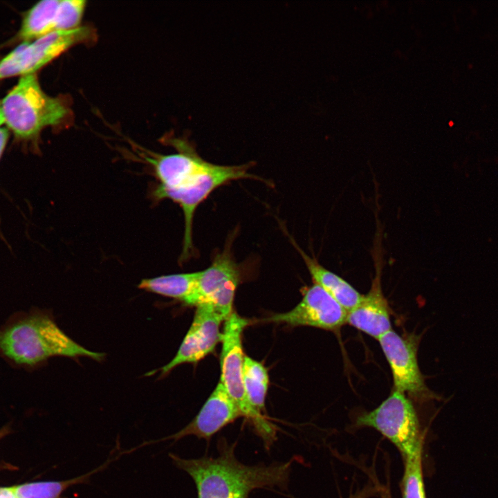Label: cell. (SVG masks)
<instances>
[{
  "instance_id": "11",
  "label": "cell",
  "mask_w": 498,
  "mask_h": 498,
  "mask_svg": "<svg viewBox=\"0 0 498 498\" xmlns=\"http://www.w3.org/2000/svg\"><path fill=\"white\" fill-rule=\"evenodd\" d=\"M347 311L320 286L306 288L300 302L290 311L275 314L268 320L288 325L308 326L337 331L347 324Z\"/></svg>"
},
{
  "instance_id": "13",
  "label": "cell",
  "mask_w": 498,
  "mask_h": 498,
  "mask_svg": "<svg viewBox=\"0 0 498 498\" xmlns=\"http://www.w3.org/2000/svg\"><path fill=\"white\" fill-rule=\"evenodd\" d=\"M375 246L373 256L376 270L370 290L347 312V324L378 340L392 329L389 306L382 290V256L378 254V245Z\"/></svg>"
},
{
  "instance_id": "4",
  "label": "cell",
  "mask_w": 498,
  "mask_h": 498,
  "mask_svg": "<svg viewBox=\"0 0 498 498\" xmlns=\"http://www.w3.org/2000/svg\"><path fill=\"white\" fill-rule=\"evenodd\" d=\"M248 324V320L234 312L225 320L221 339L220 382L239 407L242 416L252 423L256 432L268 448L276 440V431L263 414L251 405L243 385L244 356L241 337Z\"/></svg>"
},
{
  "instance_id": "17",
  "label": "cell",
  "mask_w": 498,
  "mask_h": 498,
  "mask_svg": "<svg viewBox=\"0 0 498 498\" xmlns=\"http://www.w3.org/2000/svg\"><path fill=\"white\" fill-rule=\"evenodd\" d=\"M111 459L96 469L83 475L64 481H36L13 486L17 498H61V495L72 486L88 481L89 478L104 469Z\"/></svg>"
},
{
  "instance_id": "9",
  "label": "cell",
  "mask_w": 498,
  "mask_h": 498,
  "mask_svg": "<svg viewBox=\"0 0 498 498\" xmlns=\"http://www.w3.org/2000/svg\"><path fill=\"white\" fill-rule=\"evenodd\" d=\"M84 0H43L24 15L17 37L29 42L54 31L80 27L86 7Z\"/></svg>"
},
{
  "instance_id": "5",
  "label": "cell",
  "mask_w": 498,
  "mask_h": 498,
  "mask_svg": "<svg viewBox=\"0 0 498 498\" xmlns=\"http://www.w3.org/2000/svg\"><path fill=\"white\" fill-rule=\"evenodd\" d=\"M357 427H369L379 432L399 450L403 459L422 451L423 436L412 400L393 389L389 396L372 411L360 414Z\"/></svg>"
},
{
  "instance_id": "2",
  "label": "cell",
  "mask_w": 498,
  "mask_h": 498,
  "mask_svg": "<svg viewBox=\"0 0 498 498\" xmlns=\"http://www.w3.org/2000/svg\"><path fill=\"white\" fill-rule=\"evenodd\" d=\"M0 356L11 365L29 369L55 356L100 360L104 353L81 346L50 315L34 310L16 313L0 326Z\"/></svg>"
},
{
  "instance_id": "23",
  "label": "cell",
  "mask_w": 498,
  "mask_h": 498,
  "mask_svg": "<svg viewBox=\"0 0 498 498\" xmlns=\"http://www.w3.org/2000/svg\"><path fill=\"white\" fill-rule=\"evenodd\" d=\"M4 123L3 114L1 111V101H0V127Z\"/></svg>"
},
{
  "instance_id": "16",
  "label": "cell",
  "mask_w": 498,
  "mask_h": 498,
  "mask_svg": "<svg viewBox=\"0 0 498 498\" xmlns=\"http://www.w3.org/2000/svg\"><path fill=\"white\" fill-rule=\"evenodd\" d=\"M199 274V271L144 279L139 284L138 288L188 304L195 292Z\"/></svg>"
},
{
  "instance_id": "3",
  "label": "cell",
  "mask_w": 498,
  "mask_h": 498,
  "mask_svg": "<svg viewBox=\"0 0 498 498\" xmlns=\"http://www.w3.org/2000/svg\"><path fill=\"white\" fill-rule=\"evenodd\" d=\"M4 123L21 140H35L46 127L59 124L68 114L62 100L42 89L36 73L21 76L1 100Z\"/></svg>"
},
{
  "instance_id": "20",
  "label": "cell",
  "mask_w": 498,
  "mask_h": 498,
  "mask_svg": "<svg viewBox=\"0 0 498 498\" xmlns=\"http://www.w3.org/2000/svg\"><path fill=\"white\" fill-rule=\"evenodd\" d=\"M377 488L368 486L354 494H351L349 498H369L377 492Z\"/></svg>"
},
{
  "instance_id": "6",
  "label": "cell",
  "mask_w": 498,
  "mask_h": 498,
  "mask_svg": "<svg viewBox=\"0 0 498 498\" xmlns=\"http://www.w3.org/2000/svg\"><path fill=\"white\" fill-rule=\"evenodd\" d=\"M90 34L89 28L78 27L22 42L0 59V80L36 73L71 46L88 39Z\"/></svg>"
},
{
  "instance_id": "10",
  "label": "cell",
  "mask_w": 498,
  "mask_h": 498,
  "mask_svg": "<svg viewBox=\"0 0 498 498\" xmlns=\"http://www.w3.org/2000/svg\"><path fill=\"white\" fill-rule=\"evenodd\" d=\"M250 167L249 164L233 166L212 164L175 199L174 202L181 206L185 221L183 247L181 257L182 261L187 260L193 250L192 224L198 205L214 190L228 182L246 178H257L248 172Z\"/></svg>"
},
{
  "instance_id": "1",
  "label": "cell",
  "mask_w": 498,
  "mask_h": 498,
  "mask_svg": "<svg viewBox=\"0 0 498 498\" xmlns=\"http://www.w3.org/2000/svg\"><path fill=\"white\" fill-rule=\"evenodd\" d=\"M216 457L183 459L169 454L173 463L194 480L198 498H248L257 488L286 489L293 459L248 465L235 456L234 445L221 439Z\"/></svg>"
},
{
  "instance_id": "22",
  "label": "cell",
  "mask_w": 498,
  "mask_h": 498,
  "mask_svg": "<svg viewBox=\"0 0 498 498\" xmlns=\"http://www.w3.org/2000/svg\"><path fill=\"white\" fill-rule=\"evenodd\" d=\"M0 498H17L12 486L0 487Z\"/></svg>"
},
{
  "instance_id": "7",
  "label": "cell",
  "mask_w": 498,
  "mask_h": 498,
  "mask_svg": "<svg viewBox=\"0 0 498 498\" xmlns=\"http://www.w3.org/2000/svg\"><path fill=\"white\" fill-rule=\"evenodd\" d=\"M378 340L391 371L393 389L419 402L432 398L418 364L419 338L400 335L391 329Z\"/></svg>"
},
{
  "instance_id": "14",
  "label": "cell",
  "mask_w": 498,
  "mask_h": 498,
  "mask_svg": "<svg viewBox=\"0 0 498 498\" xmlns=\"http://www.w3.org/2000/svg\"><path fill=\"white\" fill-rule=\"evenodd\" d=\"M241 416L239 407L219 382L200 412L188 425L172 435L151 442L174 440L175 443L192 435L209 440L223 427Z\"/></svg>"
},
{
  "instance_id": "18",
  "label": "cell",
  "mask_w": 498,
  "mask_h": 498,
  "mask_svg": "<svg viewBox=\"0 0 498 498\" xmlns=\"http://www.w3.org/2000/svg\"><path fill=\"white\" fill-rule=\"evenodd\" d=\"M243 379L248 401L262 414L269 382L266 369L261 362L244 356Z\"/></svg>"
},
{
  "instance_id": "12",
  "label": "cell",
  "mask_w": 498,
  "mask_h": 498,
  "mask_svg": "<svg viewBox=\"0 0 498 498\" xmlns=\"http://www.w3.org/2000/svg\"><path fill=\"white\" fill-rule=\"evenodd\" d=\"M224 318L209 305L196 306L193 322L173 359L160 369L164 376L183 363H195L212 353L221 342V323Z\"/></svg>"
},
{
  "instance_id": "8",
  "label": "cell",
  "mask_w": 498,
  "mask_h": 498,
  "mask_svg": "<svg viewBox=\"0 0 498 498\" xmlns=\"http://www.w3.org/2000/svg\"><path fill=\"white\" fill-rule=\"evenodd\" d=\"M240 271L228 248L216 254L211 265L199 271L196 287L187 305L207 304L224 320L232 313Z\"/></svg>"
},
{
  "instance_id": "21",
  "label": "cell",
  "mask_w": 498,
  "mask_h": 498,
  "mask_svg": "<svg viewBox=\"0 0 498 498\" xmlns=\"http://www.w3.org/2000/svg\"><path fill=\"white\" fill-rule=\"evenodd\" d=\"M9 137L8 129L0 127V159L5 150Z\"/></svg>"
},
{
  "instance_id": "19",
  "label": "cell",
  "mask_w": 498,
  "mask_h": 498,
  "mask_svg": "<svg viewBox=\"0 0 498 498\" xmlns=\"http://www.w3.org/2000/svg\"><path fill=\"white\" fill-rule=\"evenodd\" d=\"M404 459L401 482L403 498H426L422 468V451Z\"/></svg>"
},
{
  "instance_id": "24",
  "label": "cell",
  "mask_w": 498,
  "mask_h": 498,
  "mask_svg": "<svg viewBox=\"0 0 498 498\" xmlns=\"http://www.w3.org/2000/svg\"><path fill=\"white\" fill-rule=\"evenodd\" d=\"M385 496L384 498H391L389 493L387 492H384Z\"/></svg>"
},
{
  "instance_id": "15",
  "label": "cell",
  "mask_w": 498,
  "mask_h": 498,
  "mask_svg": "<svg viewBox=\"0 0 498 498\" xmlns=\"http://www.w3.org/2000/svg\"><path fill=\"white\" fill-rule=\"evenodd\" d=\"M294 245L302 256L314 283L320 286L347 312L358 305L363 295L343 278L325 268L315 258L309 257L295 243Z\"/></svg>"
}]
</instances>
